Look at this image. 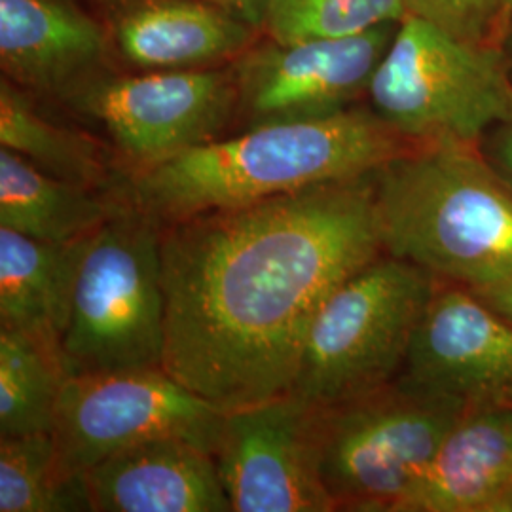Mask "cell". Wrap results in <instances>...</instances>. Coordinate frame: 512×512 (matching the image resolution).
Returning <instances> with one entry per match:
<instances>
[{"label": "cell", "mask_w": 512, "mask_h": 512, "mask_svg": "<svg viewBox=\"0 0 512 512\" xmlns=\"http://www.w3.org/2000/svg\"><path fill=\"white\" fill-rule=\"evenodd\" d=\"M395 512H512V401H471Z\"/></svg>", "instance_id": "cell-15"}, {"label": "cell", "mask_w": 512, "mask_h": 512, "mask_svg": "<svg viewBox=\"0 0 512 512\" xmlns=\"http://www.w3.org/2000/svg\"><path fill=\"white\" fill-rule=\"evenodd\" d=\"M408 16L425 19L452 37L497 44L507 33L499 0H406Z\"/></svg>", "instance_id": "cell-23"}, {"label": "cell", "mask_w": 512, "mask_h": 512, "mask_svg": "<svg viewBox=\"0 0 512 512\" xmlns=\"http://www.w3.org/2000/svg\"><path fill=\"white\" fill-rule=\"evenodd\" d=\"M374 173L162 226L165 372L222 412L291 393L325 298L385 253Z\"/></svg>", "instance_id": "cell-1"}, {"label": "cell", "mask_w": 512, "mask_h": 512, "mask_svg": "<svg viewBox=\"0 0 512 512\" xmlns=\"http://www.w3.org/2000/svg\"><path fill=\"white\" fill-rule=\"evenodd\" d=\"M105 131L120 169L158 164L232 133L236 82L232 67L101 74L61 103Z\"/></svg>", "instance_id": "cell-8"}, {"label": "cell", "mask_w": 512, "mask_h": 512, "mask_svg": "<svg viewBox=\"0 0 512 512\" xmlns=\"http://www.w3.org/2000/svg\"><path fill=\"white\" fill-rule=\"evenodd\" d=\"M416 145L374 110L351 107L319 120L239 131L158 164L120 169L109 192L162 228L357 179Z\"/></svg>", "instance_id": "cell-2"}, {"label": "cell", "mask_w": 512, "mask_h": 512, "mask_svg": "<svg viewBox=\"0 0 512 512\" xmlns=\"http://www.w3.org/2000/svg\"><path fill=\"white\" fill-rule=\"evenodd\" d=\"M366 97L412 143L478 145L512 116V74L501 46L461 40L406 16Z\"/></svg>", "instance_id": "cell-6"}, {"label": "cell", "mask_w": 512, "mask_h": 512, "mask_svg": "<svg viewBox=\"0 0 512 512\" xmlns=\"http://www.w3.org/2000/svg\"><path fill=\"white\" fill-rule=\"evenodd\" d=\"M401 376L467 403L507 399L512 395V323L465 287H437Z\"/></svg>", "instance_id": "cell-12"}, {"label": "cell", "mask_w": 512, "mask_h": 512, "mask_svg": "<svg viewBox=\"0 0 512 512\" xmlns=\"http://www.w3.org/2000/svg\"><path fill=\"white\" fill-rule=\"evenodd\" d=\"M507 399H511V401H512V395H509V397H507Z\"/></svg>", "instance_id": "cell-29"}, {"label": "cell", "mask_w": 512, "mask_h": 512, "mask_svg": "<svg viewBox=\"0 0 512 512\" xmlns=\"http://www.w3.org/2000/svg\"><path fill=\"white\" fill-rule=\"evenodd\" d=\"M399 23H385L353 37L298 42H277L262 35L230 63L236 82L232 133L319 120L357 107Z\"/></svg>", "instance_id": "cell-10"}, {"label": "cell", "mask_w": 512, "mask_h": 512, "mask_svg": "<svg viewBox=\"0 0 512 512\" xmlns=\"http://www.w3.org/2000/svg\"><path fill=\"white\" fill-rule=\"evenodd\" d=\"M486 158L512 190V116L488 133Z\"/></svg>", "instance_id": "cell-24"}, {"label": "cell", "mask_w": 512, "mask_h": 512, "mask_svg": "<svg viewBox=\"0 0 512 512\" xmlns=\"http://www.w3.org/2000/svg\"><path fill=\"white\" fill-rule=\"evenodd\" d=\"M224 414L164 368L74 374L55 404L52 437L63 473L82 480L103 459L152 439H186L215 454Z\"/></svg>", "instance_id": "cell-9"}, {"label": "cell", "mask_w": 512, "mask_h": 512, "mask_svg": "<svg viewBox=\"0 0 512 512\" xmlns=\"http://www.w3.org/2000/svg\"><path fill=\"white\" fill-rule=\"evenodd\" d=\"M65 378L54 349L25 332L0 329V439L52 433Z\"/></svg>", "instance_id": "cell-20"}, {"label": "cell", "mask_w": 512, "mask_h": 512, "mask_svg": "<svg viewBox=\"0 0 512 512\" xmlns=\"http://www.w3.org/2000/svg\"><path fill=\"white\" fill-rule=\"evenodd\" d=\"M162 228L122 209L82 241L69 323L67 376L164 368Z\"/></svg>", "instance_id": "cell-4"}, {"label": "cell", "mask_w": 512, "mask_h": 512, "mask_svg": "<svg viewBox=\"0 0 512 512\" xmlns=\"http://www.w3.org/2000/svg\"><path fill=\"white\" fill-rule=\"evenodd\" d=\"M215 461L232 512L336 511L319 469L317 408L293 393L226 412Z\"/></svg>", "instance_id": "cell-11"}, {"label": "cell", "mask_w": 512, "mask_h": 512, "mask_svg": "<svg viewBox=\"0 0 512 512\" xmlns=\"http://www.w3.org/2000/svg\"><path fill=\"white\" fill-rule=\"evenodd\" d=\"M122 205L109 190L57 179L0 147V228L38 241L71 243L90 236Z\"/></svg>", "instance_id": "cell-18"}, {"label": "cell", "mask_w": 512, "mask_h": 512, "mask_svg": "<svg viewBox=\"0 0 512 512\" xmlns=\"http://www.w3.org/2000/svg\"><path fill=\"white\" fill-rule=\"evenodd\" d=\"M387 255L480 293L512 275V190L478 145L418 143L374 173Z\"/></svg>", "instance_id": "cell-3"}, {"label": "cell", "mask_w": 512, "mask_h": 512, "mask_svg": "<svg viewBox=\"0 0 512 512\" xmlns=\"http://www.w3.org/2000/svg\"><path fill=\"white\" fill-rule=\"evenodd\" d=\"M499 6H501V14H503V21L509 29L512 21V0H499Z\"/></svg>", "instance_id": "cell-28"}, {"label": "cell", "mask_w": 512, "mask_h": 512, "mask_svg": "<svg viewBox=\"0 0 512 512\" xmlns=\"http://www.w3.org/2000/svg\"><path fill=\"white\" fill-rule=\"evenodd\" d=\"M124 71H192L234 63L262 31L209 0L88 2Z\"/></svg>", "instance_id": "cell-14"}, {"label": "cell", "mask_w": 512, "mask_h": 512, "mask_svg": "<svg viewBox=\"0 0 512 512\" xmlns=\"http://www.w3.org/2000/svg\"><path fill=\"white\" fill-rule=\"evenodd\" d=\"M90 511L84 482L63 473L52 433L0 439V512Z\"/></svg>", "instance_id": "cell-21"}, {"label": "cell", "mask_w": 512, "mask_h": 512, "mask_svg": "<svg viewBox=\"0 0 512 512\" xmlns=\"http://www.w3.org/2000/svg\"><path fill=\"white\" fill-rule=\"evenodd\" d=\"M82 241L48 243L0 228V329L25 332L61 355Z\"/></svg>", "instance_id": "cell-17"}, {"label": "cell", "mask_w": 512, "mask_h": 512, "mask_svg": "<svg viewBox=\"0 0 512 512\" xmlns=\"http://www.w3.org/2000/svg\"><path fill=\"white\" fill-rule=\"evenodd\" d=\"M90 511L232 512L215 454L177 437L112 454L82 476Z\"/></svg>", "instance_id": "cell-16"}, {"label": "cell", "mask_w": 512, "mask_h": 512, "mask_svg": "<svg viewBox=\"0 0 512 512\" xmlns=\"http://www.w3.org/2000/svg\"><path fill=\"white\" fill-rule=\"evenodd\" d=\"M467 404L399 376L363 397L315 406L319 469L336 511L395 512Z\"/></svg>", "instance_id": "cell-7"}, {"label": "cell", "mask_w": 512, "mask_h": 512, "mask_svg": "<svg viewBox=\"0 0 512 512\" xmlns=\"http://www.w3.org/2000/svg\"><path fill=\"white\" fill-rule=\"evenodd\" d=\"M435 291L437 277L408 260L368 262L315 313L291 393L325 408L397 380Z\"/></svg>", "instance_id": "cell-5"}, {"label": "cell", "mask_w": 512, "mask_h": 512, "mask_svg": "<svg viewBox=\"0 0 512 512\" xmlns=\"http://www.w3.org/2000/svg\"><path fill=\"white\" fill-rule=\"evenodd\" d=\"M0 147L69 183L109 190L120 162L109 143L84 129L52 120L38 99L8 78H0Z\"/></svg>", "instance_id": "cell-19"}, {"label": "cell", "mask_w": 512, "mask_h": 512, "mask_svg": "<svg viewBox=\"0 0 512 512\" xmlns=\"http://www.w3.org/2000/svg\"><path fill=\"white\" fill-rule=\"evenodd\" d=\"M505 50H503V54H505V59H507V65H509V69H511L512 74V21L511 25H509V29H507V33H505Z\"/></svg>", "instance_id": "cell-27"}, {"label": "cell", "mask_w": 512, "mask_h": 512, "mask_svg": "<svg viewBox=\"0 0 512 512\" xmlns=\"http://www.w3.org/2000/svg\"><path fill=\"white\" fill-rule=\"evenodd\" d=\"M86 2H101V0H86ZM209 2L219 4L222 8L234 12L239 18L251 21L253 25H256V27L260 29L266 0H209Z\"/></svg>", "instance_id": "cell-26"}, {"label": "cell", "mask_w": 512, "mask_h": 512, "mask_svg": "<svg viewBox=\"0 0 512 512\" xmlns=\"http://www.w3.org/2000/svg\"><path fill=\"white\" fill-rule=\"evenodd\" d=\"M406 16V0H266L260 31L277 42L353 37Z\"/></svg>", "instance_id": "cell-22"}, {"label": "cell", "mask_w": 512, "mask_h": 512, "mask_svg": "<svg viewBox=\"0 0 512 512\" xmlns=\"http://www.w3.org/2000/svg\"><path fill=\"white\" fill-rule=\"evenodd\" d=\"M2 76L38 101L61 103L120 69L107 25L78 0H0Z\"/></svg>", "instance_id": "cell-13"}, {"label": "cell", "mask_w": 512, "mask_h": 512, "mask_svg": "<svg viewBox=\"0 0 512 512\" xmlns=\"http://www.w3.org/2000/svg\"><path fill=\"white\" fill-rule=\"evenodd\" d=\"M501 317L512 323V275L490 289L475 293Z\"/></svg>", "instance_id": "cell-25"}]
</instances>
